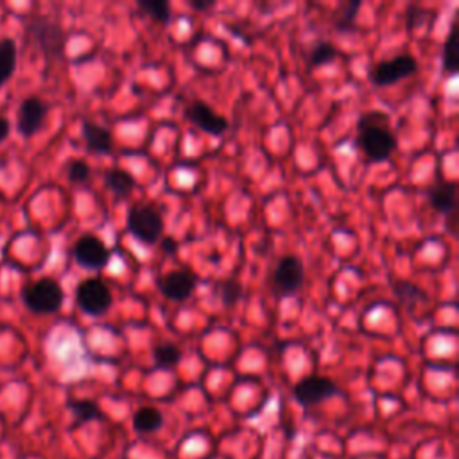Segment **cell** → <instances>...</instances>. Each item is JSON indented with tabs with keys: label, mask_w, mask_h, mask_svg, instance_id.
Listing matches in <instances>:
<instances>
[{
	"label": "cell",
	"mask_w": 459,
	"mask_h": 459,
	"mask_svg": "<svg viewBox=\"0 0 459 459\" xmlns=\"http://www.w3.org/2000/svg\"><path fill=\"white\" fill-rule=\"evenodd\" d=\"M457 20H459V12L454 13V19L450 22V31H448V36H447L445 47H443V72L450 74V75L457 70V58H459V54H457V47H459Z\"/></svg>",
	"instance_id": "e0dca14e"
},
{
	"label": "cell",
	"mask_w": 459,
	"mask_h": 459,
	"mask_svg": "<svg viewBox=\"0 0 459 459\" xmlns=\"http://www.w3.org/2000/svg\"><path fill=\"white\" fill-rule=\"evenodd\" d=\"M164 424V415L157 408H142L133 416V427L140 434L157 432Z\"/></svg>",
	"instance_id": "ac0fdd59"
},
{
	"label": "cell",
	"mask_w": 459,
	"mask_h": 459,
	"mask_svg": "<svg viewBox=\"0 0 459 459\" xmlns=\"http://www.w3.org/2000/svg\"><path fill=\"white\" fill-rule=\"evenodd\" d=\"M390 115L371 110L361 115L357 122V145L373 164L390 160L397 149V136L390 129Z\"/></svg>",
	"instance_id": "6da1fadb"
},
{
	"label": "cell",
	"mask_w": 459,
	"mask_h": 459,
	"mask_svg": "<svg viewBox=\"0 0 459 459\" xmlns=\"http://www.w3.org/2000/svg\"><path fill=\"white\" fill-rule=\"evenodd\" d=\"M10 133H12V122L6 117L0 115V144L10 136Z\"/></svg>",
	"instance_id": "83f0119b"
},
{
	"label": "cell",
	"mask_w": 459,
	"mask_h": 459,
	"mask_svg": "<svg viewBox=\"0 0 459 459\" xmlns=\"http://www.w3.org/2000/svg\"><path fill=\"white\" fill-rule=\"evenodd\" d=\"M68 409L75 416V425H82V424H89V422L105 418L101 408L94 401H70Z\"/></svg>",
	"instance_id": "d6986e66"
},
{
	"label": "cell",
	"mask_w": 459,
	"mask_h": 459,
	"mask_svg": "<svg viewBox=\"0 0 459 459\" xmlns=\"http://www.w3.org/2000/svg\"><path fill=\"white\" fill-rule=\"evenodd\" d=\"M219 294H221V301L224 307H230V305H236L241 300L243 287L236 280H226L219 285Z\"/></svg>",
	"instance_id": "d4e9b609"
},
{
	"label": "cell",
	"mask_w": 459,
	"mask_h": 459,
	"mask_svg": "<svg viewBox=\"0 0 459 459\" xmlns=\"http://www.w3.org/2000/svg\"><path fill=\"white\" fill-rule=\"evenodd\" d=\"M152 359H155L157 366L160 368H175L182 361V350L171 343L159 345L155 350H152Z\"/></svg>",
	"instance_id": "44dd1931"
},
{
	"label": "cell",
	"mask_w": 459,
	"mask_h": 459,
	"mask_svg": "<svg viewBox=\"0 0 459 459\" xmlns=\"http://www.w3.org/2000/svg\"><path fill=\"white\" fill-rule=\"evenodd\" d=\"M22 301L26 307L40 316L45 315H54L63 307L65 301V292L63 287L59 285L58 280L51 276H43L36 282L27 284L22 289Z\"/></svg>",
	"instance_id": "3957f363"
},
{
	"label": "cell",
	"mask_w": 459,
	"mask_h": 459,
	"mask_svg": "<svg viewBox=\"0 0 459 459\" xmlns=\"http://www.w3.org/2000/svg\"><path fill=\"white\" fill-rule=\"evenodd\" d=\"M27 33L47 59H63L66 51V33L49 17L36 15L27 24Z\"/></svg>",
	"instance_id": "277c9868"
},
{
	"label": "cell",
	"mask_w": 459,
	"mask_h": 459,
	"mask_svg": "<svg viewBox=\"0 0 459 459\" xmlns=\"http://www.w3.org/2000/svg\"><path fill=\"white\" fill-rule=\"evenodd\" d=\"M418 70V61L411 54H401L393 59H385L377 63L371 72L370 80L375 87H392Z\"/></svg>",
	"instance_id": "8992f818"
},
{
	"label": "cell",
	"mask_w": 459,
	"mask_h": 459,
	"mask_svg": "<svg viewBox=\"0 0 459 459\" xmlns=\"http://www.w3.org/2000/svg\"><path fill=\"white\" fill-rule=\"evenodd\" d=\"M183 117H185L191 124H194L196 128H199L201 131H205V133H208V135H214V136H221V135H224L226 129H228V121H226L222 115L215 113L206 103H203V101H199V99L192 101V103L185 108Z\"/></svg>",
	"instance_id": "8fae6325"
},
{
	"label": "cell",
	"mask_w": 459,
	"mask_h": 459,
	"mask_svg": "<svg viewBox=\"0 0 459 459\" xmlns=\"http://www.w3.org/2000/svg\"><path fill=\"white\" fill-rule=\"evenodd\" d=\"M338 54H339V51L332 43L318 42L309 52V63H311V66H323V65L332 63L338 58Z\"/></svg>",
	"instance_id": "603a6c76"
},
{
	"label": "cell",
	"mask_w": 459,
	"mask_h": 459,
	"mask_svg": "<svg viewBox=\"0 0 459 459\" xmlns=\"http://www.w3.org/2000/svg\"><path fill=\"white\" fill-rule=\"evenodd\" d=\"M455 196H457L455 182H443V183L431 189L429 203L436 212L450 215V214L455 212V205H457Z\"/></svg>",
	"instance_id": "9a60e30c"
},
{
	"label": "cell",
	"mask_w": 459,
	"mask_h": 459,
	"mask_svg": "<svg viewBox=\"0 0 459 459\" xmlns=\"http://www.w3.org/2000/svg\"><path fill=\"white\" fill-rule=\"evenodd\" d=\"M214 0H189V6L198 10V12H206L210 8H214Z\"/></svg>",
	"instance_id": "4316f807"
},
{
	"label": "cell",
	"mask_w": 459,
	"mask_h": 459,
	"mask_svg": "<svg viewBox=\"0 0 459 459\" xmlns=\"http://www.w3.org/2000/svg\"><path fill=\"white\" fill-rule=\"evenodd\" d=\"M160 246H162V250H164L167 255H173V253L178 252V241L173 239V237H164V239H160Z\"/></svg>",
	"instance_id": "484cf974"
},
{
	"label": "cell",
	"mask_w": 459,
	"mask_h": 459,
	"mask_svg": "<svg viewBox=\"0 0 459 459\" xmlns=\"http://www.w3.org/2000/svg\"><path fill=\"white\" fill-rule=\"evenodd\" d=\"M361 6H362L361 0H350V3H345L336 17V29L341 33L350 31L355 26V19Z\"/></svg>",
	"instance_id": "7402d4cb"
},
{
	"label": "cell",
	"mask_w": 459,
	"mask_h": 459,
	"mask_svg": "<svg viewBox=\"0 0 459 459\" xmlns=\"http://www.w3.org/2000/svg\"><path fill=\"white\" fill-rule=\"evenodd\" d=\"M72 253L75 262L90 271L105 269L112 259L108 246L94 234H85L75 241Z\"/></svg>",
	"instance_id": "52a82bcc"
},
{
	"label": "cell",
	"mask_w": 459,
	"mask_h": 459,
	"mask_svg": "<svg viewBox=\"0 0 459 459\" xmlns=\"http://www.w3.org/2000/svg\"><path fill=\"white\" fill-rule=\"evenodd\" d=\"M138 8L144 15H147L159 24L171 22V10L166 0H138Z\"/></svg>",
	"instance_id": "ffe728a7"
},
{
	"label": "cell",
	"mask_w": 459,
	"mask_h": 459,
	"mask_svg": "<svg viewBox=\"0 0 459 459\" xmlns=\"http://www.w3.org/2000/svg\"><path fill=\"white\" fill-rule=\"evenodd\" d=\"M338 393H339V390L334 385V380H331L329 377H320V375L305 377L294 386V399L305 408L316 406Z\"/></svg>",
	"instance_id": "9c48e42d"
},
{
	"label": "cell",
	"mask_w": 459,
	"mask_h": 459,
	"mask_svg": "<svg viewBox=\"0 0 459 459\" xmlns=\"http://www.w3.org/2000/svg\"><path fill=\"white\" fill-rule=\"evenodd\" d=\"M305 271L303 264L298 257L294 255H285L280 259L273 271V280H271V289L276 296H291L300 291L303 285Z\"/></svg>",
	"instance_id": "ba28073f"
},
{
	"label": "cell",
	"mask_w": 459,
	"mask_h": 459,
	"mask_svg": "<svg viewBox=\"0 0 459 459\" xmlns=\"http://www.w3.org/2000/svg\"><path fill=\"white\" fill-rule=\"evenodd\" d=\"M105 183L106 187L112 191V194L115 196L117 201H122L126 198H129V194L135 191L136 187V180L131 173L124 171V169H110L105 176Z\"/></svg>",
	"instance_id": "2e32d148"
},
{
	"label": "cell",
	"mask_w": 459,
	"mask_h": 459,
	"mask_svg": "<svg viewBox=\"0 0 459 459\" xmlns=\"http://www.w3.org/2000/svg\"><path fill=\"white\" fill-rule=\"evenodd\" d=\"M75 301L85 315L99 318L112 309L113 294L101 278H87L75 289Z\"/></svg>",
	"instance_id": "5b68a950"
},
{
	"label": "cell",
	"mask_w": 459,
	"mask_h": 459,
	"mask_svg": "<svg viewBox=\"0 0 459 459\" xmlns=\"http://www.w3.org/2000/svg\"><path fill=\"white\" fill-rule=\"evenodd\" d=\"M82 133L90 152H96V155H110L113 151V136L105 126H99L92 121H83Z\"/></svg>",
	"instance_id": "4fadbf2b"
},
{
	"label": "cell",
	"mask_w": 459,
	"mask_h": 459,
	"mask_svg": "<svg viewBox=\"0 0 459 459\" xmlns=\"http://www.w3.org/2000/svg\"><path fill=\"white\" fill-rule=\"evenodd\" d=\"M198 285V278L194 273L187 271V269H173L166 275H162L157 280V287L159 291L173 301H183L187 300L194 289Z\"/></svg>",
	"instance_id": "7c38bea8"
},
{
	"label": "cell",
	"mask_w": 459,
	"mask_h": 459,
	"mask_svg": "<svg viewBox=\"0 0 459 459\" xmlns=\"http://www.w3.org/2000/svg\"><path fill=\"white\" fill-rule=\"evenodd\" d=\"M19 61V49L17 42L10 36L0 38V89H3L17 70Z\"/></svg>",
	"instance_id": "5bb4252c"
},
{
	"label": "cell",
	"mask_w": 459,
	"mask_h": 459,
	"mask_svg": "<svg viewBox=\"0 0 459 459\" xmlns=\"http://www.w3.org/2000/svg\"><path fill=\"white\" fill-rule=\"evenodd\" d=\"M166 230L162 212L151 203H135L128 212V232L144 246L160 243Z\"/></svg>",
	"instance_id": "7a4b0ae2"
},
{
	"label": "cell",
	"mask_w": 459,
	"mask_h": 459,
	"mask_svg": "<svg viewBox=\"0 0 459 459\" xmlns=\"http://www.w3.org/2000/svg\"><path fill=\"white\" fill-rule=\"evenodd\" d=\"M49 113V105L42 101L38 96H29L26 97L17 113V131L24 138H31L36 133L42 131L43 122Z\"/></svg>",
	"instance_id": "30bf717a"
},
{
	"label": "cell",
	"mask_w": 459,
	"mask_h": 459,
	"mask_svg": "<svg viewBox=\"0 0 459 459\" xmlns=\"http://www.w3.org/2000/svg\"><path fill=\"white\" fill-rule=\"evenodd\" d=\"M66 178L74 185H82L90 180L92 176V167L85 160H70L66 164Z\"/></svg>",
	"instance_id": "cb8c5ba5"
}]
</instances>
